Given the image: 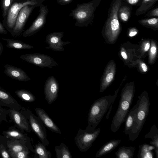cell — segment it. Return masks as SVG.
I'll list each match as a JSON object with an SVG mask.
<instances>
[{
  "mask_svg": "<svg viewBox=\"0 0 158 158\" xmlns=\"http://www.w3.org/2000/svg\"><path fill=\"white\" fill-rule=\"evenodd\" d=\"M116 97V94L103 97L94 102L89 111L86 131L89 132L94 131Z\"/></svg>",
  "mask_w": 158,
  "mask_h": 158,
  "instance_id": "6da1fadb",
  "label": "cell"
},
{
  "mask_svg": "<svg viewBox=\"0 0 158 158\" xmlns=\"http://www.w3.org/2000/svg\"><path fill=\"white\" fill-rule=\"evenodd\" d=\"M101 2V0H92L77 4L76 8L72 10L69 15L76 20L75 26L84 27L91 24L94 18V12Z\"/></svg>",
  "mask_w": 158,
  "mask_h": 158,
  "instance_id": "7a4b0ae2",
  "label": "cell"
},
{
  "mask_svg": "<svg viewBox=\"0 0 158 158\" xmlns=\"http://www.w3.org/2000/svg\"><path fill=\"white\" fill-rule=\"evenodd\" d=\"M137 110L135 115L134 125L128 135L129 139L134 141L138 137L148 114L150 105L148 95L142 94L136 103Z\"/></svg>",
  "mask_w": 158,
  "mask_h": 158,
  "instance_id": "3957f363",
  "label": "cell"
},
{
  "mask_svg": "<svg viewBox=\"0 0 158 158\" xmlns=\"http://www.w3.org/2000/svg\"><path fill=\"white\" fill-rule=\"evenodd\" d=\"M133 97L132 89L126 90L121 94L118 108L111 125L110 129L113 132H117L124 122L132 103Z\"/></svg>",
  "mask_w": 158,
  "mask_h": 158,
  "instance_id": "277c9868",
  "label": "cell"
},
{
  "mask_svg": "<svg viewBox=\"0 0 158 158\" xmlns=\"http://www.w3.org/2000/svg\"><path fill=\"white\" fill-rule=\"evenodd\" d=\"M44 1V0L20 2H14L9 8L6 16L3 18V24L5 27L11 33L14 29L19 12L23 7L26 5L39 6Z\"/></svg>",
  "mask_w": 158,
  "mask_h": 158,
  "instance_id": "5b68a950",
  "label": "cell"
},
{
  "mask_svg": "<svg viewBox=\"0 0 158 158\" xmlns=\"http://www.w3.org/2000/svg\"><path fill=\"white\" fill-rule=\"evenodd\" d=\"M101 131L100 128L89 132L85 130L80 129L75 137L76 144L80 151L85 152L91 147L97 139Z\"/></svg>",
  "mask_w": 158,
  "mask_h": 158,
  "instance_id": "8992f818",
  "label": "cell"
},
{
  "mask_svg": "<svg viewBox=\"0 0 158 158\" xmlns=\"http://www.w3.org/2000/svg\"><path fill=\"white\" fill-rule=\"evenodd\" d=\"M23 60L41 68H52L58 65V63L50 56L41 53H33L21 55Z\"/></svg>",
  "mask_w": 158,
  "mask_h": 158,
  "instance_id": "52a82bcc",
  "label": "cell"
},
{
  "mask_svg": "<svg viewBox=\"0 0 158 158\" xmlns=\"http://www.w3.org/2000/svg\"><path fill=\"white\" fill-rule=\"evenodd\" d=\"M39 14L31 25L22 33V36L28 37L35 34L44 27L46 21V17L49 10L47 6L41 4L40 6Z\"/></svg>",
  "mask_w": 158,
  "mask_h": 158,
  "instance_id": "ba28073f",
  "label": "cell"
},
{
  "mask_svg": "<svg viewBox=\"0 0 158 158\" xmlns=\"http://www.w3.org/2000/svg\"><path fill=\"white\" fill-rule=\"evenodd\" d=\"M35 7L34 6L26 5L20 10L17 16L14 29L11 33L12 36L17 37L21 34L28 18Z\"/></svg>",
  "mask_w": 158,
  "mask_h": 158,
  "instance_id": "9c48e42d",
  "label": "cell"
},
{
  "mask_svg": "<svg viewBox=\"0 0 158 158\" xmlns=\"http://www.w3.org/2000/svg\"><path fill=\"white\" fill-rule=\"evenodd\" d=\"M59 89V84L53 76L49 77L46 81L44 86L45 99L49 104H52L56 99Z\"/></svg>",
  "mask_w": 158,
  "mask_h": 158,
  "instance_id": "30bf717a",
  "label": "cell"
},
{
  "mask_svg": "<svg viewBox=\"0 0 158 158\" xmlns=\"http://www.w3.org/2000/svg\"><path fill=\"white\" fill-rule=\"evenodd\" d=\"M64 32L62 31L56 32L48 34L46 38L45 42L48 45L46 49H51L53 51L61 52L64 50L63 46L69 44L70 42L64 41L62 39Z\"/></svg>",
  "mask_w": 158,
  "mask_h": 158,
  "instance_id": "8fae6325",
  "label": "cell"
},
{
  "mask_svg": "<svg viewBox=\"0 0 158 158\" xmlns=\"http://www.w3.org/2000/svg\"><path fill=\"white\" fill-rule=\"evenodd\" d=\"M29 118L31 127L42 143L45 146L49 144L47 138L46 129L44 125L38 117L30 113Z\"/></svg>",
  "mask_w": 158,
  "mask_h": 158,
  "instance_id": "7c38bea8",
  "label": "cell"
},
{
  "mask_svg": "<svg viewBox=\"0 0 158 158\" xmlns=\"http://www.w3.org/2000/svg\"><path fill=\"white\" fill-rule=\"evenodd\" d=\"M4 73L8 77L19 81H26L31 78L21 68L7 64L4 65Z\"/></svg>",
  "mask_w": 158,
  "mask_h": 158,
  "instance_id": "4fadbf2b",
  "label": "cell"
},
{
  "mask_svg": "<svg viewBox=\"0 0 158 158\" xmlns=\"http://www.w3.org/2000/svg\"><path fill=\"white\" fill-rule=\"evenodd\" d=\"M35 110L38 117L48 129L55 133L61 134V132L59 128L43 109L36 108Z\"/></svg>",
  "mask_w": 158,
  "mask_h": 158,
  "instance_id": "5bb4252c",
  "label": "cell"
},
{
  "mask_svg": "<svg viewBox=\"0 0 158 158\" xmlns=\"http://www.w3.org/2000/svg\"><path fill=\"white\" fill-rule=\"evenodd\" d=\"M121 141L120 139H111L107 142L98 151L95 155V157H99L113 151L119 145Z\"/></svg>",
  "mask_w": 158,
  "mask_h": 158,
  "instance_id": "9a60e30c",
  "label": "cell"
},
{
  "mask_svg": "<svg viewBox=\"0 0 158 158\" xmlns=\"http://www.w3.org/2000/svg\"><path fill=\"white\" fill-rule=\"evenodd\" d=\"M137 110V105L135 106L129 110L124 121V132L126 135H128L133 128L135 118V115Z\"/></svg>",
  "mask_w": 158,
  "mask_h": 158,
  "instance_id": "2e32d148",
  "label": "cell"
},
{
  "mask_svg": "<svg viewBox=\"0 0 158 158\" xmlns=\"http://www.w3.org/2000/svg\"><path fill=\"white\" fill-rule=\"evenodd\" d=\"M10 112L11 115L16 123L21 128L30 132L31 130L28 122L24 116L15 110H11Z\"/></svg>",
  "mask_w": 158,
  "mask_h": 158,
  "instance_id": "e0dca14e",
  "label": "cell"
},
{
  "mask_svg": "<svg viewBox=\"0 0 158 158\" xmlns=\"http://www.w3.org/2000/svg\"><path fill=\"white\" fill-rule=\"evenodd\" d=\"M139 149L137 154L138 158H153L154 154L153 150L155 147L151 145L145 143L139 146Z\"/></svg>",
  "mask_w": 158,
  "mask_h": 158,
  "instance_id": "ac0fdd59",
  "label": "cell"
},
{
  "mask_svg": "<svg viewBox=\"0 0 158 158\" xmlns=\"http://www.w3.org/2000/svg\"><path fill=\"white\" fill-rule=\"evenodd\" d=\"M144 138L152 139L150 144L155 147L154 151L156 157L158 158V129L155 125L151 127L149 131L145 135Z\"/></svg>",
  "mask_w": 158,
  "mask_h": 158,
  "instance_id": "d6986e66",
  "label": "cell"
},
{
  "mask_svg": "<svg viewBox=\"0 0 158 158\" xmlns=\"http://www.w3.org/2000/svg\"><path fill=\"white\" fill-rule=\"evenodd\" d=\"M2 39L7 42L6 46L9 48L18 49H30L34 47L30 45L18 40L2 38Z\"/></svg>",
  "mask_w": 158,
  "mask_h": 158,
  "instance_id": "ffe728a7",
  "label": "cell"
},
{
  "mask_svg": "<svg viewBox=\"0 0 158 158\" xmlns=\"http://www.w3.org/2000/svg\"><path fill=\"white\" fill-rule=\"evenodd\" d=\"M135 149V147L122 146L115 152L116 157V158H133Z\"/></svg>",
  "mask_w": 158,
  "mask_h": 158,
  "instance_id": "44dd1931",
  "label": "cell"
},
{
  "mask_svg": "<svg viewBox=\"0 0 158 158\" xmlns=\"http://www.w3.org/2000/svg\"><path fill=\"white\" fill-rule=\"evenodd\" d=\"M42 143L39 142L36 144L34 146L35 157L38 158H51L52 154L48 150Z\"/></svg>",
  "mask_w": 158,
  "mask_h": 158,
  "instance_id": "7402d4cb",
  "label": "cell"
},
{
  "mask_svg": "<svg viewBox=\"0 0 158 158\" xmlns=\"http://www.w3.org/2000/svg\"><path fill=\"white\" fill-rule=\"evenodd\" d=\"M57 158H71L72 156L68 147L64 143H62L59 145L55 147Z\"/></svg>",
  "mask_w": 158,
  "mask_h": 158,
  "instance_id": "603a6c76",
  "label": "cell"
},
{
  "mask_svg": "<svg viewBox=\"0 0 158 158\" xmlns=\"http://www.w3.org/2000/svg\"><path fill=\"white\" fill-rule=\"evenodd\" d=\"M158 0H142L141 3L135 12L136 16L144 14L150 10Z\"/></svg>",
  "mask_w": 158,
  "mask_h": 158,
  "instance_id": "cb8c5ba5",
  "label": "cell"
},
{
  "mask_svg": "<svg viewBox=\"0 0 158 158\" xmlns=\"http://www.w3.org/2000/svg\"><path fill=\"white\" fill-rule=\"evenodd\" d=\"M131 13L130 7L123 6L120 7L118 11V16L123 22H126L129 20Z\"/></svg>",
  "mask_w": 158,
  "mask_h": 158,
  "instance_id": "d4e9b609",
  "label": "cell"
},
{
  "mask_svg": "<svg viewBox=\"0 0 158 158\" xmlns=\"http://www.w3.org/2000/svg\"><path fill=\"white\" fill-rule=\"evenodd\" d=\"M15 92L18 96L26 101L32 102L35 100L34 95L28 91L21 89L16 91Z\"/></svg>",
  "mask_w": 158,
  "mask_h": 158,
  "instance_id": "484cf974",
  "label": "cell"
},
{
  "mask_svg": "<svg viewBox=\"0 0 158 158\" xmlns=\"http://www.w3.org/2000/svg\"><path fill=\"white\" fill-rule=\"evenodd\" d=\"M138 22L140 24L143 26L150 27H157L158 25V18L157 17L143 19L139 20Z\"/></svg>",
  "mask_w": 158,
  "mask_h": 158,
  "instance_id": "4316f807",
  "label": "cell"
},
{
  "mask_svg": "<svg viewBox=\"0 0 158 158\" xmlns=\"http://www.w3.org/2000/svg\"><path fill=\"white\" fill-rule=\"evenodd\" d=\"M15 1V0H1L0 5L3 18L6 16L9 8Z\"/></svg>",
  "mask_w": 158,
  "mask_h": 158,
  "instance_id": "83f0119b",
  "label": "cell"
},
{
  "mask_svg": "<svg viewBox=\"0 0 158 158\" xmlns=\"http://www.w3.org/2000/svg\"><path fill=\"white\" fill-rule=\"evenodd\" d=\"M0 99L8 104L14 103V99L7 92L0 88Z\"/></svg>",
  "mask_w": 158,
  "mask_h": 158,
  "instance_id": "f1b7e54d",
  "label": "cell"
},
{
  "mask_svg": "<svg viewBox=\"0 0 158 158\" xmlns=\"http://www.w3.org/2000/svg\"><path fill=\"white\" fill-rule=\"evenodd\" d=\"M6 134L8 136L15 139H20L25 140L27 139L21 133L15 131L7 132Z\"/></svg>",
  "mask_w": 158,
  "mask_h": 158,
  "instance_id": "f546056e",
  "label": "cell"
},
{
  "mask_svg": "<svg viewBox=\"0 0 158 158\" xmlns=\"http://www.w3.org/2000/svg\"><path fill=\"white\" fill-rule=\"evenodd\" d=\"M9 147L11 153H16L23 150H28L27 148L19 144H11L9 146Z\"/></svg>",
  "mask_w": 158,
  "mask_h": 158,
  "instance_id": "4dcf8cb0",
  "label": "cell"
},
{
  "mask_svg": "<svg viewBox=\"0 0 158 158\" xmlns=\"http://www.w3.org/2000/svg\"><path fill=\"white\" fill-rule=\"evenodd\" d=\"M29 152L28 150H23L18 152L11 153V155L14 157L25 158L27 157Z\"/></svg>",
  "mask_w": 158,
  "mask_h": 158,
  "instance_id": "1f68e13d",
  "label": "cell"
},
{
  "mask_svg": "<svg viewBox=\"0 0 158 158\" xmlns=\"http://www.w3.org/2000/svg\"><path fill=\"white\" fill-rule=\"evenodd\" d=\"M146 16L148 17L158 16V8L157 7L148 12Z\"/></svg>",
  "mask_w": 158,
  "mask_h": 158,
  "instance_id": "d6a6232c",
  "label": "cell"
},
{
  "mask_svg": "<svg viewBox=\"0 0 158 158\" xmlns=\"http://www.w3.org/2000/svg\"><path fill=\"white\" fill-rule=\"evenodd\" d=\"M3 146H2L0 148L1 153L2 156L4 158H9L10 157L6 152L5 149L3 148Z\"/></svg>",
  "mask_w": 158,
  "mask_h": 158,
  "instance_id": "836d02e7",
  "label": "cell"
},
{
  "mask_svg": "<svg viewBox=\"0 0 158 158\" xmlns=\"http://www.w3.org/2000/svg\"><path fill=\"white\" fill-rule=\"evenodd\" d=\"M73 0H57V3L62 5H66L70 3Z\"/></svg>",
  "mask_w": 158,
  "mask_h": 158,
  "instance_id": "e575fe53",
  "label": "cell"
},
{
  "mask_svg": "<svg viewBox=\"0 0 158 158\" xmlns=\"http://www.w3.org/2000/svg\"><path fill=\"white\" fill-rule=\"evenodd\" d=\"M128 4L132 5H135L137 4L141 0H124Z\"/></svg>",
  "mask_w": 158,
  "mask_h": 158,
  "instance_id": "d590c367",
  "label": "cell"
},
{
  "mask_svg": "<svg viewBox=\"0 0 158 158\" xmlns=\"http://www.w3.org/2000/svg\"><path fill=\"white\" fill-rule=\"evenodd\" d=\"M0 34H6L7 31L5 28L0 21Z\"/></svg>",
  "mask_w": 158,
  "mask_h": 158,
  "instance_id": "8d00e7d4",
  "label": "cell"
},
{
  "mask_svg": "<svg viewBox=\"0 0 158 158\" xmlns=\"http://www.w3.org/2000/svg\"><path fill=\"white\" fill-rule=\"evenodd\" d=\"M114 75L112 73H108L106 76V80L107 82H110L112 80L113 78Z\"/></svg>",
  "mask_w": 158,
  "mask_h": 158,
  "instance_id": "74e56055",
  "label": "cell"
},
{
  "mask_svg": "<svg viewBox=\"0 0 158 158\" xmlns=\"http://www.w3.org/2000/svg\"><path fill=\"white\" fill-rule=\"evenodd\" d=\"M141 67L143 71L146 72L147 71L148 68L146 64L144 63H142L141 64Z\"/></svg>",
  "mask_w": 158,
  "mask_h": 158,
  "instance_id": "f35d334b",
  "label": "cell"
},
{
  "mask_svg": "<svg viewBox=\"0 0 158 158\" xmlns=\"http://www.w3.org/2000/svg\"><path fill=\"white\" fill-rule=\"evenodd\" d=\"M112 105L111 104L110 106L109 107V111L108 112L106 116V119H108L109 118V114L111 112V110L112 109Z\"/></svg>",
  "mask_w": 158,
  "mask_h": 158,
  "instance_id": "ab89813d",
  "label": "cell"
},
{
  "mask_svg": "<svg viewBox=\"0 0 158 158\" xmlns=\"http://www.w3.org/2000/svg\"><path fill=\"white\" fill-rule=\"evenodd\" d=\"M40 0H44V1L45 0H15V1L18 2H23V1H40Z\"/></svg>",
  "mask_w": 158,
  "mask_h": 158,
  "instance_id": "60d3db41",
  "label": "cell"
},
{
  "mask_svg": "<svg viewBox=\"0 0 158 158\" xmlns=\"http://www.w3.org/2000/svg\"><path fill=\"white\" fill-rule=\"evenodd\" d=\"M151 52L152 54H155L156 52V48L155 46L152 47L151 49Z\"/></svg>",
  "mask_w": 158,
  "mask_h": 158,
  "instance_id": "b9f144b4",
  "label": "cell"
},
{
  "mask_svg": "<svg viewBox=\"0 0 158 158\" xmlns=\"http://www.w3.org/2000/svg\"><path fill=\"white\" fill-rule=\"evenodd\" d=\"M137 34V32L136 31H132L129 33V35L130 37H132L135 35Z\"/></svg>",
  "mask_w": 158,
  "mask_h": 158,
  "instance_id": "7bdbcfd3",
  "label": "cell"
},
{
  "mask_svg": "<svg viewBox=\"0 0 158 158\" xmlns=\"http://www.w3.org/2000/svg\"><path fill=\"white\" fill-rule=\"evenodd\" d=\"M3 51V47L2 43L0 42V56Z\"/></svg>",
  "mask_w": 158,
  "mask_h": 158,
  "instance_id": "ee69618b",
  "label": "cell"
},
{
  "mask_svg": "<svg viewBox=\"0 0 158 158\" xmlns=\"http://www.w3.org/2000/svg\"><path fill=\"white\" fill-rule=\"evenodd\" d=\"M150 44L148 43H147L145 45V49H144L145 50V51H148L150 48Z\"/></svg>",
  "mask_w": 158,
  "mask_h": 158,
  "instance_id": "f6af8a7d",
  "label": "cell"
},
{
  "mask_svg": "<svg viewBox=\"0 0 158 158\" xmlns=\"http://www.w3.org/2000/svg\"><path fill=\"white\" fill-rule=\"evenodd\" d=\"M121 55L123 58H124V59H126L127 58V54L125 52H122Z\"/></svg>",
  "mask_w": 158,
  "mask_h": 158,
  "instance_id": "bcb514c9",
  "label": "cell"
}]
</instances>
